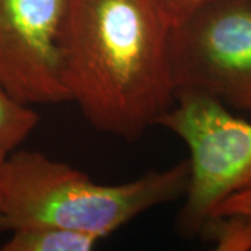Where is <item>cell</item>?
I'll use <instances>...</instances> for the list:
<instances>
[{
    "instance_id": "cell-6",
    "label": "cell",
    "mask_w": 251,
    "mask_h": 251,
    "mask_svg": "<svg viewBox=\"0 0 251 251\" xmlns=\"http://www.w3.org/2000/svg\"><path fill=\"white\" fill-rule=\"evenodd\" d=\"M99 242L92 234L66 227L42 226L10 232L3 251H90Z\"/></svg>"
},
{
    "instance_id": "cell-4",
    "label": "cell",
    "mask_w": 251,
    "mask_h": 251,
    "mask_svg": "<svg viewBox=\"0 0 251 251\" xmlns=\"http://www.w3.org/2000/svg\"><path fill=\"white\" fill-rule=\"evenodd\" d=\"M176 92L251 112V0H215L169 31Z\"/></svg>"
},
{
    "instance_id": "cell-1",
    "label": "cell",
    "mask_w": 251,
    "mask_h": 251,
    "mask_svg": "<svg viewBox=\"0 0 251 251\" xmlns=\"http://www.w3.org/2000/svg\"><path fill=\"white\" fill-rule=\"evenodd\" d=\"M169 31L155 0H69L63 80L91 126L135 141L173 106Z\"/></svg>"
},
{
    "instance_id": "cell-10",
    "label": "cell",
    "mask_w": 251,
    "mask_h": 251,
    "mask_svg": "<svg viewBox=\"0 0 251 251\" xmlns=\"http://www.w3.org/2000/svg\"><path fill=\"white\" fill-rule=\"evenodd\" d=\"M215 214H240L251 219V186L243 188L222 201L216 206L212 215Z\"/></svg>"
},
{
    "instance_id": "cell-5",
    "label": "cell",
    "mask_w": 251,
    "mask_h": 251,
    "mask_svg": "<svg viewBox=\"0 0 251 251\" xmlns=\"http://www.w3.org/2000/svg\"><path fill=\"white\" fill-rule=\"evenodd\" d=\"M69 0H0V82L34 105L70 102L60 36Z\"/></svg>"
},
{
    "instance_id": "cell-3",
    "label": "cell",
    "mask_w": 251,
    "mask_h": 251,
    "mask_svg": "<svg viewBox=\"0 0 251 251\" xmlns=\"http://www.w3.org/2000/svg\"><path fill=\"white\" fill-rule=\"evenodd\" d=\"M158 126L177 135L190 151L177 229L193 237L222 201L251 186V122L234 116L214 98L180 91Z\"/></svg>"
},
{
    "instance_id": "cell-9",
    "label": "cell",
    "mask_w": 251,
    "mask_h": 251,
    "mask_svg": "<svg viewBox=\"0 0 251 251\" xmlns=\"http://www.w3.org/2000/svg\"><path fill=\"white\" fill-rule=\"evenodd\" d=\"M211 1L215 0H155L169 27L179 24L180 21L187 18L196 10Z\"/></svg>"
},
{
    "instance_id": "cell-8",
    "label": "cell",
    "mask_w": 251,
    "mask_h": 251,
    "mask_svg": "<svg viewBox=\"0 0 251 251\" xmlns=\"http://www.w3.org/2000/svg\"><path fill=\"white\" fill-rule=\"evenodd\" d=\"M200 234L219 251H251V219L240 214H215Z\"/></svg>"
},
{
    "instance_id": "cell-11",
    "label": "cell",
    "mask_w": 251,
    "mask_h": 251,
    "mask_svg": "<svg viewBox=\"0 0 251 251\" xmlns=\"http://www.w3.org/2000/svg\"><path fill=\"white\" fill-rule=\"evenodd\" d=\"M7 152L0 151V201L3 194V184H4V169H6V161H7Z\"/></svg>"
},
{
    "instance_id": "cell-7",
    "label": "cell",
    "mask_w": 251,
    "mask_h": 251,
    "mask_svg": "<svg viewBox=\"0 0 251 251\" xmlns=\"http://www.w3.org/2000/svg\"><path fill=\"white\" fill-rule=\"evenodd\" d=\"M39 117L0 82V151L13 152L34 131Z\"/></svg>"
},
{
    "instance_id": "cell-2",
    "label": "cell",
    "mask_w": 251,
    "mask_h": 251,
    "mask_svg": "<svg viewBox=\"0 0 251 251\" xmlns=\"http://www.w3.org/2000/svg\"><path fill=\"white\" fill-rule=\"evenodd\" d=\"M188 162L150 171L122 184H100L41 152H10L0 201V232L56 226L99 240L137 216L184 197Z\"/></svg>"
}]
</instances>
